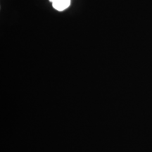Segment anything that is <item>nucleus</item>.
<instances>
[{"label": "nucleus", "mask_w": 152, "mask_h": 152, "mask_svg": "<svg viewBox=\"0 0 152 152\" xmlns=\"http://www.w3.org/2000/svg\"><path fill=\"white\" fill-rule=\"evenodd\" d=\"M53 7L57 11H64L67 9L71 4V0H52Z\"/></svg>", "instance_id": "nucleus-1"}, {"label": "nucleus", "mask_w": 152, "mask_h": 152, "mask_svg": "<svg viewBox=\"0 0 152 152\" xmlns=\"http://www.w3.org/2000/svg\"><path fill=\"white\" fill-rule=\"evenodd\" d=\"M52 1V0H50V1Z\"/></svg>", "instance_id": "nucleus-2"}]
</instances>
